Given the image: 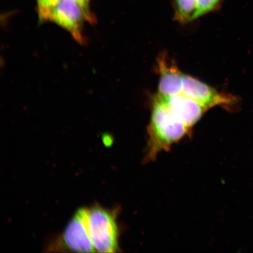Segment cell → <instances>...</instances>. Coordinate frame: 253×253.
<instances>
[{
    "mask_svg": "<svg viewBox=\"0 0 253 253\" xmlns=\"http://www.w3.org/2000/svg\"><path fill=\"white\" fill-rule=\"evenodd\" d=\"M191 131L155 96L148 126L145 162H151L160 153L169 151L173 144L182 140Z\"/></svg>",
    "mask_w": 253,
    "mask_h": 253,
    "instance_id": "1",
    "label": "cell"
},
{
    "mask_svg": "<svg viewBox=\"0 0 253 253\" xmlns=\"http://www.w3.org/2000/svg\"><path fill=\"white\" fill-rule=\"evenodd\" d=\"M49 249L56 251L59 250L77 253L96 252L91 239L89 209H79L62 235Z\"/></svg>",
    "mask_w": 253,
    "mask_h": 253,
    "instance_id": "2",
    "label": "cell"
},
{
    "mask_svg": "<svg viewBox=\"0 0 253 253\" xmlns=\"http://www.w3.org/2000/svg\"><path fill=\"white\" fill-rule=\"evenodd\" d=\"M89 220L91 239L96 252H118L119 229L114 211L95 206L89 209Z\"/></svg>",
    "mask_w": 253,
    "mask_h": 253,
    "instance_id": "3",
    "label": "cell"
},
{
    "mask_svg": "<svg viewBox=\"0 0 253 253\" xmlns=\"http://www.w3.org/2000/svg\"><path fill=\"white\" fill-rule=\"evenodd\" d=\"M46 21L52 22L67 30L77 42L84 43L83 28L87 21L86 14L75 0H61L53 9Z\"/></svg>",
    "mask_w": 253,
    "mask_h": 253,
    "instance_id": "4",
    "label": "cell"
},
{
    "mask_svg": "<svg viewBox=\"0 0 253 253\" xmlns=\"http://www.w3.org/2000/svg\"><path fill=\"white\" fill-rule=\"evenodd\" d=\"M181 93L197 101L206 109L214 106H229L235 103L230 94L219 92L216 89L191 76L184 74Z\"/></svg>",
    "mask_w": 253,
    "mask_h": 253,
    "instance_id": "5",
    "label": "cell"
},
{
    "mask_svg": "<svg viewBox=\"0 0 253 253\" xmlns=\"http://www.w3.org/2000/svg\"><path fill=\"white\" fill-rule=\"evenodd\" d=\"M155 96L191 130L208 110L197 101L182 93L172 96H163L157 93Z\"/></svg>",
    "mask_w": 253,
    "mask_h": 253,
    "instance_id": "6",
    "label": "cell"
},
{
    "mask_svg": "<svg viewBox=\"0 0 253 253\" xmlns=\"http://www.w3.org/2000/svg\"><path fill=\"white\" fill-rule=\"evenodd\" d=\"M157 62L160 75L158 93L163 96L181 93L184 74L179 70L175 62L166 52L161 53Z\"/></svg>",
    "mask_w": 253,
    "mask_h": 253,
    "instance_id": "7",
    "label": "cell"
},
{
    "mask_svg": "<svg viewBox=\"0 0 253 253\" xmlns=\"http://www.w3.org/2000/svg\"><path fill=\"white\" fill-rule=\"evenodd\" d=\"M198 0H174V19L181 24L197 20Z\"/></svg>",
    "mask_w": 253,
    "mask_h": 253,
    "instance_id": "8",
    "label": "cell"
},
{
    "mask_svg": "<svg viewBox=\"0 0 253 253\" xmlns=\"http://www.w3.org/2000/svg\"><path fill=\"white\" fill-rule=\"evenodd\" d=\"M61 1V0H37L40 21H46L50 12Z\"/></svg>",
    "mask_w": 253,
    "mask_h": 253,
    "instance_id": "9",
    "label": "cell"
},
{
    "mask_svg": "<svg viewBox=\"0 0 253 253\" xmlns=\"http://www.w3.org/2000/svg\"><path fill=\"white\" fill-rule=\"evenodd\" d=\"M221 1V0H198L196 19L214 11L220 5Z\"/></svg>",
    "mask_w": 253,
    "mask_h": 253,
    "instance_id": "10",
    "label": "cell"
},
{
    "mask_svg": "<svg viewBox=\"0 0 253 253\" xmlns=\"http://www.w3.org/2000/svg\"><path fill=\"white\" fill-rule=\"evenodd\" d=\"M78 3V4L81 6L82 9H84L85 14L86 15L88 22L93 24L95 21V18L92 12H91L90 8V0H75Z\"/></svg>",
    "mask_w": 253,
    "mask_h": 253,
    "instance_id": "11",
    "label": "cell"
}]
</instances>
